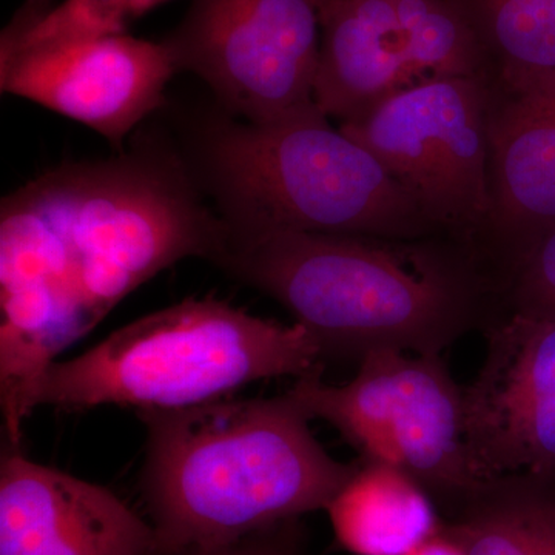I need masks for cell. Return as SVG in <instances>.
<instances>
[{
    "mask_svg": "<svg viewBox=\"0 0 555 555\" xmlns=\"http://www.w3.org/2000/svg\"><path fill=\"white\" fill-rule=\"evenodd\" d=\"M323 367L297 378L288 396L335 427L364 462L403 470L436 500L441 517L481 478L466 443L465 387L441 356L382 349L358 361L352 382L332 386Z\"/></svg>",
    "mask_w": 555,
    "mask_h": 555,
    "instance_id": "8992f818",
    "label": "cell"
},
{
    "mask_svg": "<svg viewBox=\"0 0 555 555\" xmlns=\"http://www.w3.org/2000/svg\"><path fill=\"white\" fill-rule=\"evenodd\" d=\"M199 158L228 243L298 232L438 236L374 155L317 105L268 122L211 126Z\"/></svg>",
    "mask_w": 555,
    "mask_h": 555,
    "instance_id": "277c9868",
    "label": "cell"
},
{
    "mask_svg": "<svg viewBox=\"0 0 555 555\" xmlns=\"http://www.w3.org/2000/svg\"><path fill=\"white\" fill-rule=\"evenodd\" d=\"M415 83L486 78L476 33L451 0H396Z\"/></svg>",
    "mask_w": 555,
    "mask_h": 555,
    "instance_id": "e0dca14e",
    "label": "cell"
},
{
    "mask_svg": "<svg viewBox=\"0 0 555 555\" xmlns=\"http://www.w3.org/2000/svg\"><path fill=\"white\" fill-rule=\"evenodd\" d=\"M338 545L353 555H406L443 529L436 500L382 463H358L326 507Z\"/></svg>",
    "mask_w": 555,
    "mask_h": 555,
    "instance_id": "5bb4252c",
    "label": "cell"
},
{
    "mask_svg": "<svg viewBox=\"0 0 555 555\" xmlns=\"http://www.w3.org/2000/svg\"><path fill=\"white\" fill-rule=\"evenodd\" d=\"M163 42L178 72L199 76L247 122L315 105L320 0H195Z\"/></svg>",
    "mask_w": 555,
    "mask_h": 555,
    "instance_id": "ba28073f",
    "label": "cell"
},
{
    "mask_svg": "<svg viewBox=\"0 0 555 555\" xmlns=\"http://www.w3.org/2000/svg\"><path fill=\"white\" fill-rule=\"evenodd\" d=\"M466 555H555V480L488 478L443 514Z\"/></svg>",
    "mask_w": 555,
    "mask_h": 555,
    "instance_id": "9a60e30c",
    "label": "cell"
},
{
    "mask_svg": "<svg viewBox=\"0 0 555 555\" xmlns=\"http://www.w3.org/2000/svg\"><path fill=\"white\" fill-rule=\"evenodd\" d=\"M503 312L555 318V228L518 262L502 297Z\"/></svg>",
    "mask_w": 555,
    "mask_h": 555,
    "instance_id": "d6986e66",
    "label": "cell"
},
{
    "mask_svg": "<svg viewBox=\"0 0 555 555\" xmlns=\"http://www.w3.org/2000/svg\"><path fill=\"white\" fill-rule=\"evenodd\" d=\"M321 360L301 324L189 298L120 327L82 356L53 361L25 390L21 418L39 406H196L258 379L301 377L323 367Z\"/></svg>",
    "mask_w": 555,
    "mask_h": 555,
    "instance_id": "5b68a950",
    "label": "cell"
},
{
    "mask_svg": "<svg viewBox=\"0 0 555 555\" xmlns=\"http://www.w3.org/2000/svg\"><path fill=\"white\" fill-rule=\"evenodd\" d=\"M166 0H64L49 7L35 0L3 31L0 47H27L51 40L126 35L142 14Z\"/></svg>",
    "mask_w": 555,
    "mask_h": 555,
    "instance_id": "ac0fdd59",
    "label": "cell"
},
{
    "mask_svg": "<svg viewBox=\"0 0 555 555\" xmlns=\"http://www.w3.org/2000/svg\"><path fill=\"white\" fill-rule=\"evenodd\" d=\"M228 230L195 173L167 149L62 164L0 206V393L20 438L25 390L150 278L214 262Z\"/></svg>",
    "mask_w": 555,
    "mask_h": 555,
    "instance_id": "6da1fadb",
    "label": "cell"
},
{
    "mask_svg": "<svg viewBox=\"0 0 555 555\" xmlns=\"http://www.w3.org/2000/svg\"><path fill=\"white\" fill-rule=\"evenodd\" d=\"M488 112L486 78L430 79L339 130L374 155L438 236L474 255L491 217Z\"/></svg>",
    "mask_w": 555,
    "mask_h": 555,
    "instance_id": "52a82bcc",
    "label": "cell"
},
{
    "mask_svg": "<svg viewBox=\"0 0 555 555\" xmlns=\"http://www.w3.org/2000/svg\"><path fill=\"white\" fill-rule=\"evenodd\" d=\"M485 335L483 364L465 387L474 469L481 480H555V318L507 310Z\"/></svg>",
    "mask_w": 555,
    "mask_h": 555,
    "instance_id": "9c48e42d",
    "label": "cell"
},
{
    "mask_svg": "<svg viewBox=\"0 0 555 555\" xmlns=\"http://www.w3.org/2000/svg\"><path fill=\"white\" fill-rule=\"evenodd\" d=\"M406 555H466L463 547L456 543V540L448 535L447 532L441 529L437 535L430 537L422 545L416 546L411 553Z\"/></svg>",
    "mask_w": 555,
    "mask_h": 555,
    "instance_id": "44dd1931",
    "label": "cell"
},
{
    "mask_svg": "<svg viewBox=\"0 0 555 555\" xmlns=\"http://www.w3.org/2000/svg\"><path fill=\"white\" fill-rule=\"evenodd\" d=\"M0 555H159L155 529L104 486L3 452Z\"/></svg>",
    "mask_w": 555,
    "mask_h": 555,
    "instance_id": "7c38bea8",
    "label": "cell"
},
{
    "mask_svg": "<svg viewBox=\"0 0 555 555\" xmlns=\"http://www.w3.org/2000/svg\"><path fill=\"white\" fill-rule=\"evenodd\" d=\"M313 101L327 118H360L414 86L396 0H320Z\"/></svg>",
    "mask_w": 555,
    "mask_h": 555,
    "instance_id": "4fadbf2b",
    "label": "cell"
},
{
    "mask_svg": "<svg viewBox=\"0 0 555 555\" xmlns=\"http://www.w3.org/2000/svg\"><path fill=\"white\" fill-rule=\"evenodd\" d=\"M476 33L486 79L518 82L555 73V0H451Z\"/></svg>",
    "mask_w": 555,
    "mask_h": 555,
    "instance_id": "2e32d148",
    "label": "cell"
},
{
    "mask_svg": "<svg viewBox=\"0 0 555 555\" xmlns=\"http://www.w3.org/2000/svg\"><path fill=\"white\" fill-rule=\"evenodd\" d=\"M178 73L164 42L127 35L0 47V90L83 124L122 149L130 131L166 104Z\"/></svg>",
    "mask_w": 555,
    "mask_h": 555,
    "instance_id": "30bf717a",
    "label": "cell"
},
{
    "mask_svg": "<svg viewBox=\"0 0 555 555\" xmlns=\"http://www.w3.org/2000/svg\"><path fill=\"white\" fill-rule=\"evenodd\" d=\"M488 87L491 217L474 257L502 298L518 262L555 228V73Z\"/></svg>",
    "mask_w": 555,
    "mask_h": 555,
    "instance_id": "8fae6325",
    "label": "cell"
},
{
    "mask_svg": "<svg viewBox=\"0 0 555 555\" xmlns=\"http://www.w3.org/2000/svg\"><path fill=\"white\" fill-rule=\"evenodd\" d=\"M214 264L286 308L323 358L441 356L502 313L474 255L443 236L280 233L228 243Z\"/></svg>",
    "mask_w": 555,
    "mask_h": 555,
    "instance_id": "7a4b0ae2",
    "label": "cell"
},
{
    "mask_svg": "<svg viewBox=\"0 0 555 555\" xmlns=\"http://www.w3.org/2000/svg\"><path fill=\"white\" fill-rule=\"evenodd\" d=\"M138 416L147 427L141 491L159 555L222 545L326 509L358 465L327 454L288 393Z\"/></svg>",
    "mask_w": 555,
    "mask_h": 555,
    "instance_id": "3957f363",
    "label": "cell"
},
{
    "mask_svg": "<svg viewBox=\"0 0 555 555\" xmlns=\"http://www.w3.org/2000/svg\"><path fill=\"white\" fill-rule=\"evenodd\" d=\"M301 520L283 521L222 545L196 547L181 555H308Z\"/></svg>",
    "mask_w": 555,
    "mask_h": 555,
    "instance_id": "ffe728a7",
    "label": "cell"
}]
</instances>
